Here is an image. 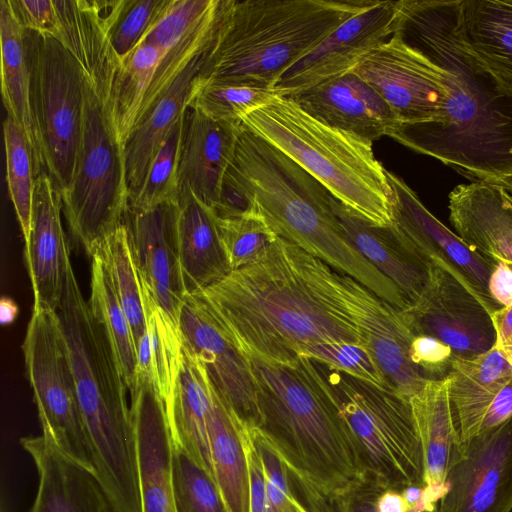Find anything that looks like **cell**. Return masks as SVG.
<instances>
[{
	"label": "cell",
	"mask_w": 512,
	"mask_h": 512,
	"mask_svg": "<svg viewBox=\"0 0 512 512\" xmlns=\"http://www.w3.org/2000/svg\"><path fill=\"white\" fill-rule=\"evenodd\" d=\"M184 119L185 114L174 124L161 143L138 194L129 203L130 208L150 209L161 204L178 201V168Z\"/></svg>",
	"instance_id": "ee69618b"
},
{
	"label": "cell",
	"mask_w": 512,
	"mask_h": 512,
	"mask_svg": "<svg viewBox=\"0 0 512 512\" xmlns=\"http://www.w3.org/2000/svg\"><path fill=\"white\" fill-rule=\"evenodd\" d=\"M460 26L478 61L512 98V0H461Z\"/></svg>",
	"instance_id": "836d02e7"
},
{
	"label": "cell",
	"mask_w": 512,
	"mask_h": 512,
	"mask_svg": "<svg viewBox=\"0 0 512 512\" xmlns=\"http://www.w3.org/2000/svg\"><path fill=\"white\" fill-rule=\"evenodd\" d=\"M495 330V347L512 366V304L491 314Z\"/></svg>",
	"instance_id": "f5cc1de1"
},
{
	"label": "cell",
	"mask_w": 512,
	"mask_h": 512,
	"mask_svg": "<svg viewBox=\"0 0 512 512\" xmlns=\"http://www.w3.org/2000/svg\"><path fill=\"white\" fill-rule=\"evenodd\" d=\"M387 176L393 191L391 225L404 242L430 264L449 270L476 295L490 314L502 308L488 288L497 262L479 254L442 224L400 177L389 171Z\"/></svg>",
	"instance_id": "9a60e30c"
},
{
	"label": "cell",
	"mask_w": 512,
	"mask_h": 512,
	"mask_svg": "<svg viewBox=\"0 0 512 512\" xmlns=\"http://www.w3.org/2000/svg\"><path fill=\"white\" fill-rule=\"evenodd\" d=\"M374 0H228L200 76L270 88L296 61Z\"/></svg>",
	"instance_id": "8992f818"
},
{
	"label": "cell",
	"mask_w": 512,
	"mask_h": 512,
	"mask_svg": "<svg viewBox=\"0 0 512 512\" xmlns=\"http://www.w3.org/2000/svg\"><path fill=\"white\" fill-rule=\"evenodd\" d=\"M222 4L223 0H169L143 41L165 55L215 17Z\"/></svg>",
	"instance_id": "bcb514c9"
},
{
	"label": "cell",
	"mask_w": 512,
	"mask_h": 512,
	"mask_svg": "<svg viewBox=\"0 0 512 512\" xmlns=\"http://www.w3.org/2000/svg\"><path fill=\"white\" fill-rule=\"evenodd\" d=\"M62 198L46 172L36 177L32 228L25 260L34 294L33 308L57 311L61 304L69 248L61 220Z\"/></svg>",
	"instance_id": "603a6c76"
},
{
	"label": "cell",
	"mask_w": 512,
	"mask_h": 512,
	"mask_svg": "<svg viewBox=\"0 0 512 512\" xmlns=\"http://www.w3.org/2000/svg\"><path fill=\"white\" fill-rule=\"evenodd\" d=\"M289 250L310 290L361 334L388 386L408 400L419 392L427 380L410 359L409 349L415 335L402 310L291 242Z\"/></svg>",
	"instance_id": "30bf717a"
},
{
	"label": "cell",
	"mask_w": 512,
	"mask_h": 512,
	"mask_svg": "<svg viewBox=\"0 0 512 512\" xmlns=\"http://www.w3.org/2000/svg\"><path fill=\"white\" fill-rule=\"evenodd\" d=\"M304 357L328 364L372 384L390 388L366 345L346 342L321 343L308 348Z\"/></svg>",
	"instance_id": "c3c4849f"
},
{
	"label": "cell",
	"mask_w": 512,
	"mask_h": 512,
	"mask_svg": "<svg viewBox=\"0 0 512 512\" xmlns=\"http://www.w3.org/2000/svg\"><path fill=\"white\" fill-rule=\"evenodd\" d=\"M17 305L9 298H2L0 304L1 322L3 324L11 323L17 316Z\"/></svg>",
	"instance_id": "680465c9"
},
{
	"label": "cell",
	"mask_w": 512,
	"mask_h": 512,
	"mask_svg": "<svg viewBox=\"0 0 512 512\" xmlns=\"http://www.w3.org/2000/svg\"><path fill=\"white\" fill-rule=\"evenodd\" d=\"M353 71L379 93L399 124L442 122L447 98L443 70L398 37L392 35Z\"/></svg>",
	"instance_id": "5bb4252c"
},
{
	"label": "cell",
	"mask_w": 512,
	"mask_h": 512,
	"mask_svg": "<svg viewBox=\"0 0 512 512\" xmlns=\"http://www.w3.org/2000/svg\"><path fill=\"white\" fill-rule=\"evenodd\" d=\"M313 362L357 442L368 482L400 492L425 486L423 446L409 400L388 387Z\"/></svg>",
	"instance_id": "ba28073f"
},
{
	"label": "cell",
	"mask_w": 512,
	"mask_h": 512,
	"mask_svg": "<svg viewBox=\"0 0 512 512\" xmlns=\"http://www.w3.org/2000/svg\"><path fill=\"white\" fill-rule=\"evenodd\" d=\"M215 220L232 271L261 259L279 237L254 203L243 214Z\"/></svg>",
	"instance_id": "60d3db41"
},
{
	"label": "cell",
	"mask_w": 512,
	"mask_h": 512,
	"mask_svg": "<svg viewBox=\"0 0 512 512\" xmlns=\"http://www.w3.org/2000/svg\"><path fill=\"white\" fill-rule=\"evenodd\" d=\"M168 3L169 0L103 1L107 36L122 64L144 40Z\"/></svg>",
	"instance_id": "b9f144b4"
},
{
	"label": "cell",
	"mask_w": 512,
	"mask_h": 512,
	"mask_svg": "<svg viewBox=\"0 0 512 512\" xmlns=\"http://www.w3.org/2000/svg\"><path fill=\"white\" fill-rule=\"evenodd\" d=\"M238 423L248 466L249 512H268V496L261 458L252 440L249 427L240 421Z\"/></svg>",
	"instance_id": "816d5d0a"
},
{
	"label": "cell",
	"mask_w": 512,
	"mask_h": 512,
	"mask_svg": "<svg viewBox=\"0 0 512 512\" xmlns=\"http://www.w3.org/2000/svg\"><path fill=\"white\" fill-rule=\"evenodd\" d=\"M461 0L396 1L393 35L438 65L447 98L441 123L398 124L388 137L471 182L512 177V98L468 46Z\"/></svg>",
	"instance_id": "6da1fadb"
},
{
	"label": "cell",
	"mask_w": 512,
	"mask_h": 512,
	"mask_svg": "<svg viewBox=\"0 0 512 512\" xmlns=\"http://www.w3.org/2000/svg\"><path fill=\"white\" fill-rule=\"evenodd\" d=\"M31 104L46 173L62 195L70 186L82 137V68L54 36L25 29Z\"/></svg>",
	"instance_id": "8fae6325"
},
{
	"label": "cell",
	"mask_w": 512,
	"mask_h": 512,
	"mask_svg": "<svg viewBox=\"0 0 512 512\" xmlns=\"http://www.w3.org/2000/svg\"><path fill=\"white\" fill-rule=\"evenodd\" d=\"M207 430L214 478L228 511L249 512V475L240 426L212 382Z\"/></svg>",
	"instance_id": "e575fe53"
},
{
	"label": "cell",
	"mask_w": 512,
	"mask_h": 512,
	"mask_svg": "<svg viewBox=\"0 0 512 512\" xmlns=\"http://www.w3.org/2000/svg\"><path fill=\"white\" fill-rule=\"evenodd\" d=\"M503 187L510 193V195L512 196V177H510L506 182L505 184L503 185Z\"/></svg>",
	"instance_id": "91938a15"
},
{
	"label": "cell",
	"mask_w": 512,
	"mask_h": 512,
	"mask_svg": "<svg viewBox=\"0 0 512 512\" xmlns=\"http://www.w3.org/2000/svg\"><path fill=\"white\" fill-rule=\"evenodd\" d=\"M60 318L95 472L116 512H141L128 388L107 336L68 267Z\"/></svg>",
	"instance_id": "5b68a950"
},
{
	"label": "cell",
	"mask_w": 512,
	"mask_h": 512,
	"mask_svg": "<svg viewBox=\"0 0 512 512\" xmlns=\"http://www.w3.org/2000/svg\"><path fill=\"white\" fill-rule=\"evenodd\" d=\"M57 30L54 35L75 57L86 81L106 108L122 63L109 42L103 1L55 0Z\"/></svg>",
	"instance_id": "4316f807"
},
{
	"label": "cell",
	"mask_w": 512,
	"mask_h": 512,
	"mask_svg": "<svg viewBox=\"0 0 512 512\" xmlns=\"http://www.w3.org/2000/svg\"><path fill=\"white\" fill-rule=\"evenodd\" d=\"M331 206L345 239L399 288L409 305L414 303L429 280L432 264L406 244L392 225L372 224L334 197Z\"/></svg>",
	"instance_id": "484cf974"
},
{
	"label": "cell",
	"mask_w": 512,
	"mask_h": 512,
	"mask_svg": "<svg viewBox=\"0 0 512 512\" xmlns=\"http://www.w3.org/2000/svg\"><path fill=\"white\" fill-rule=\"evenodd\" d=\"M22 348L42 434L95 471L57 311L33 308Z\"/></svg>",
	"instance_id": "7c38bea8"
},
{
	"label": "cell",
	"mask_w": 512,
	"mask_h": 512,
	"mask_svg": "<svg viewBox=\"0 0 512 512\" xmlns=\"http://www.w3.org/2000/svg\"><path fill=\"white\" fill-rule=\"evenodd\" d=\"M274 95L277 94L270 88L205 82L199 73L189 107L216 121L242 126L241 118L244 115L262 106Z\"/></svg>",
	"instance_id": "7bdbcfd3"
},
{
	"label": "cell",
	"mask_w": 512,
	"mask_h": 512,
	"mask_svg": "<svg viewBox=\"0 0 512 512\" xmlns=\"http://www.w3.org/2000/svg\"><path fill=\"white\" fill-rule=\"evenodd\" d=\"M512 511V418L470 439L453 459L435 512Z\"/></svg>",
	"instance_id": "2e32d148"
},
{
	"label": "cell",
	"mask_w": 512,
	"mask_h": 512,
	"mask_svg": "<svg viewBox=\"0 0 512 512\" xmlns=\"http://www.w3.org/2000/svg\"><path fill=\"white\" fill-rule=\"evenodd\" d=\"M447 378L453 427L460 450L480 433L491 405L512 380V366L494 347L471 359L456 358Z\"/></svg>",
	"instance_id": "83f0119b"
},
{
	"label": "cell",
	"mask_w": 512,
	"mask_h": 512,
	"mask_svg": "<svg viewBox=\"0 0 512 512\" xmlns=\"http://www.w3.org/2000/svg\"><path fill=\"white\" fill-rule=\"evenodd\" d=\"M409 355L412 363L426 380L446 379L456 359L448 345L424 335L413 338Z\"/></svg>",
	"instance_id": "681fc988"
},
{
	"label": "cell",
	"mask_w": 512,
	"mask_h": 512,
	"mask_svg": "<svg viewBox=\"0 0 512 512\" xmlns=\"http://www.w3.org/2000/svg\"><path fill=\"white\" fill-rule=\"evenodd\" d=\"M61 198L69 227L90 256L124 222L129 207L124 149L86 79L75 171Z\"/></svg>",
	"instance_id": "9c48e42d"
},
{
	"label": "cell",
	"mask_w": 512,
	"mask_h": 512,
	"mask_svg": "<svg viewBox=\"0 0 512 512\" xmlns=\"http://www.w3.org/2000/svg\"><path fill=\"white\" fill-rule=\"evenodd\" d=\"M199 293L219 327L247 357L286 363L321 343L367 346L349 321L310 290L282 237L261 259Z\"/></svg>",
	"instance_id": "3957f363"
},
{
	"label": "cell",
	"mask_w": 512,
	"mask_h": 512,
	"mask_svg": "<svg viewBox=\"0 0 512 512\" xmlns=\"http://www.w3.org/2000/svg\"><path fill=\"white\" fill-rule=\"evenodd\" d=\"M249 431L261 458L268 496V512H310L293 488L283 460L257 427Z\"/></svg>",
	"instance_id": "7dc6e473"
},
{
	"label": "cell",
	"mask_w": 512,
	"mask_h": 512,
	"mask_svg": "<svg viewBox=\"0 0 512 512\" xmlns=\"http://www.w3.org/2000/svg\"><path fill=\"white\" fill-rule=\"evenodd\" d=\"M241 122L302 167L350 211L378 226L392 224L393 191L372 142L326 125L281 95L244 115Z\"/></svg>",
	"instance_id": "52a82bcc"
},
{
	"label": "cell",
	"mask_w": 512,
	"mask_h": 512,
	"mask_svg": "<svg viewBox=\"0 0 512 512\" xmlns=\"http://www.w3.org/2000/svg\"><path fill=\"white\" fill-rule=\"evenodd\" d=\"M395 17L396 1L374 0L285 70L271 89L290 96L353 71L392 37Z\"/></svg>",
	"instance_id": "ac0fdd59"
},
{
	"label": "cell",
	"mask_w": 512,
	"mask_h": 512,
	"mask_svg": "<svg viewBox=\"0 0 512 512\" xmlns=\"http://www.w3.org/2000/svg\"><path fill=\"white\" fill-rule=\"evenodd\" d=\"M3 138L7 187L27 248L31 236L36 180L34 159L24 132L8 116L3 122Z\"/></svg>",
	"instance_id": "ab89813d"
},
{
	"label": "cell",
	"mask_w": 512,
	"mask_h": 512,
	"mask_svg": "<svg viewBox=\"0 0 512 512\" xmlns=\"http://www.w3.org/2000/svg\"><path fill=\"white\" fill-rule=\"evenodd\" d=\"M141 512H176L172 464L174 443L164 401L144 378L130 392Z\"/></svg>",
	"instance_id": "ffe728a7"
},
{
	"label": "cell",
	"mask_w": 512,
	"mask_h": 512,
	"mask_svg": "<svg viewBox=\"0 0 512 512\" xmlns=\"http://www.w3.org/2000/svg\"><path fill=\"white\" fill-rule=\"evenodd\" d=\"M179 331L184 347L204 366L234 416L247 426L259 427L257 388L249 359L219 327L199 292L186 295Z\"/></svg>",
	"instance_id": "e0dca14e"
},
{
	"label": "cell",
	"mask_w": 512,
	"mask_h": 512,
	"mask_svg": "<svg viewBox=\"0 0 512 512\" xmlns=\"http://www.w3.org/2000/svg\"><path fill=\"white\" fill-rule=\"evenodd\" d=\"M12 11L26 30L54 36L57 12L54 0H8Z\"/></svg>",
	"instance_id": "f907efd6"
},
{
	"label": "cell",
	"mask_w": 512,
	"mask_h": 512,
	"mask_svg": "<svg viewBox=\"0 0 512 512\" xmlns=\"http://www.w3.org/2000/svg\"><path fill=\"white\" fill-rule=\"evenodd\" d=\"M449 220L472 249L512 268V196L501 185L470 182L448 195Z\"/></svg>",
	"instance_id": "d4e9b609"
},
{
	"label": "cell",
	"mask_w": 512,
	"mask_h": 512,
	"mask_svg": "<svg viewBox=\"0 0 512 512\" xmlns=\"http://www.w3.org/2000/svg\"><path fill=\"white\" fill-rule=\"evenodd\" d=\"M210 383L204 366L183 345L180 373L165 404L169 427L174 446L214 478L207 430Z\"/></svg>",
	"instance_id": "4dcf8cb0"
},
{
	"label": "cell",
	"mask_w": 512,
	"mask_h": 512,
	"mask_svg": "<svg viewBox=\"0 0 512 512\" xmlns=\"http://www.w3.org/2000/svg\"><path fill=\"white\" fill-rule=\"evenodd\" d=\"M172 480L176 512H229L214 478L176 446Z\"/></svg>",
	"instance_id": "f6af8a7d"
},
{
	"label": "cell",
	"mask_w": 512,
	"mask_h": 512,
	"mask_svg": "<svg viewBox=\"0 0 512 512\" xmlns=\"http://www.w3.org/2000/svg\"><path fill=\"white\" fill-rule=\"evenodd\" d=\"M176 228L187 294L204 290L232 271L213 210L188 191L179 193Z\"/></svg>",
	"instance_id": "f546056e"
},
{
	"label": "cell",
	"mask_w": 512,
	"mask_h": 512,
	"mask_svg": "<svg viewBox=\"0 0 512 512\" xmlns=\"http://www.w3.org/2000/svg\"><path fill=\"white\" fill-rule=\"evenodd\" d=\"M409 402L423 446L424 487L440 500L450 465L459 454L450 410L448 378L427 380Z\"/></svg>",
	"instance_id": "d6a6232c"
},
{
	"label": "cell",
	"mask_w": 512,
	"mask_h": 512,
	"mask_svg": "<svg viewBox=\"0 0 512 512\" xmlns=\"http://www.w3.org/2000/svg\"><path fill=\"white\" fill-rule=\"evenodd\" d=\"M1 93L7 116L24 132L30 145L36 177L46 172L44 155L31 104V82L25 29L8 0L0 1Z\"/></svg>",
	"instance_id": "1f68e13d"
},
{
	"label": "cell",
	"mask_w": 512,
	"mask_h": 512,
	"mask_svg": "<svg viewBox=\"0 0 512 512\" xmlns=\"http://www.w3.org/2000/svg\"><path fill=\"white\" fill-rule=\"evenodd\" d=\"M257 427L283 460L310 512H335L368 482L362 454L313 360L248 357Z\"/></svg>",
	"instance_id": "7a4b0ae2"
},
{
	"label": "cell",
	"mask_w": 512,
	"mask_h": 512,
	"mask_svg": "<svg viewBox=\"0 0 512 512\" xmlns=\"http://www.w3.org/2000/svg\"><path fill=\"white\" fill-rule=\"evenodd\" d=\"M96 250L100 251L107 264L136 347L146 330V286L136 263L126 224L123 222L109 234Z\"/></svg>",
	"instance_id": "f35d334b"
},
{
	"label": "cell",
	"mask_w": 512,
	"mask_h": 512,
	"mask_svg": "<svg viewBox=\"0 0 512 512\" xmlns=\"http://www.w3.org/2000/svg\"><path fill=\"white\" fill-rule=\"evenodd\" d=\"M225 177L245 191L279 237L351 276L391 305L401 303L398 287L341 233L331 194L282 151L243 127Z\"/></svg>",
	"instance_id": "277c9868"
},
{
	"label": "cell",
	"mask_w": 512,
	"mask_h": 512,
	"mask_svg": "<svg viewBox=\"0 0 512 512\" xmlns=\"http://www.w3.org/2000/svg\"><path fill=\"white\" fill-rule=\"evenodd\" d=\"M20 444L38 475L29 512H116L95 471L63 452L51 438L27 436Z\"/></svg>",
	"instance_id": "7402d4cb"
},
{
	"label": "cell",
	"mask_w": 512,
	"mask_h": 512,
	"mask_svg": "<svg viewBox=\"0 0 512 512\" xmlns=\"http://www.w3.org/2000/svg\"><path fill=\"white\" fill-rule=\"evenodd\" d=\"M91 259V293L88 303L107 336L128 391L131 392L136 385L137 366L132 330L100 251H94Z\"/></svg>",
	"instance_id": "8d00e7d4"
},
{
	"label": "cell",
	"mask_w": 512,
	"mask_h": 512,
	"mask_svg": "<svg viewBox=\"0 0 512 512\" xmlns=\"http://www.w3.org/2000/svg\"><path fill=\"white\" fill-rule=\"evenodd\" d=\"M402 313L415 336L440 340L451 348L456 358L471 359L495 347L490 312L464 283L441 265H431L429 280L420 297Z\"/></svg>",
	"instance_id": "4fadbf2b"
},
{
	"label": "cell",
	"mask_w": 512,
	"mask_h": 512,
	"mask_svg": "<svg viewBox=\"0 0 512 512\" xmlns=\"http://www.w3.org/2000/svg\"><path fill=\"white\" fill-rule=\"evenodd\" d=\"M126 224L143 282L154 301L179 327L187 295L177 242V202L150 209L128 207Z\"/></svg>",
	"instance_id": "d6986e66"
},
{
	"label": "cell",
	"mask_w": 512,
	"mask_h": 512,
	"mask_svg": "<svg viewBox=\"0 0 512 512\" xmlns=\"http://www.w3.org/2000/svg\"><path fill=\"white\" fill-rule=\"evenodd\" d=\"M286 97L326 125L370 142L389 136L399 124L385 100L354 71Z\"/></svg>",
	"instance_id": "44dd1931"
},
{
	"label": "cell",
	"mask_w": 512,
	"mask_h": 512,
	"mask_svg": "<svg viewBox=\"0 0 512 512\" xmlns=\"http://www.w3.org/2000/svg\"><path fill=\"white\" fill-rule=\"evenodd\" d=\"M242 129L243 125L219 122L187 108L178 168L179 193L188 191L211 209L218 204Z\"/></svg>",
	"instance_id": "cb8c5ba5"
},
{
	"label": "cell",
	"mask_w": 512,
	"mask_h": 512,
	"mask_svg": "<svg viewBox=\"0 0 512 512\" xmlns=\"http://www.w3.org/2000/svg\"><path fill=\"white\" fill-rule=\"evenodd\" d=\"M512 418V380L502 389L488 410L480 433L492 430ZM478 434V435H479Z\"/></svg>",
	"instance_id": "db71d44e"
},
{
	"label": "cell",
	"mask_w": 512,
	"mask_h": 512,
	"mask_svg": "<svg viewBox=\"0 0 512 512\" xmlns=\"http://www.w3.org/2000/svg\"><path fill=\"white\" fill-rule=\"evenodd\" d=\"M164 53L154 44L142 41L123 62L114 80L105 108L118 143L123 147L131 135Z\"/></svg>",
	"instance_id": "74e56055"
},
{
	"label": "cell",
	"mask_w": 512,
	"mask_h": 512,
	"mask_svg": "<svg viewBox=\"0 0 512 512\" xmlns=\"http://www.w3.org/2000/svg\"><path fill=\"white\" fill-rule=\"evenodd\" d=\"M208 48L197 55L177 76L170 87L138 120L129 136L124 146L129 203L138 194L161 143L189 107L192 91Z\"/></svg>",
	"instance_id": "f1b7e54d"
},
{
	"label": "cell",
	"mask_w": 512,
	"mask_h": 512,
	"mask_svg": "<svg viewBox=\"0 0 512 512\" xmlns=\"http://www.w3.org/2000/svg\"><path fill=\"white\" fill-rule=\"evenodd\" d=\"M384 491L367 482L340 503V512H378L376 500L379 494Z\"/></svg>",
	"instance_id": "9f6ffc18"
},
{
	"label": "cell",
	"mask_w": 512,
	"mask_h": 512,
	"mask_svg": "<svg viewBox=\"0 0 512 512\" xmlns=\"http://www.w3.org/2000/svg\"><path fill=\"white\" fill-rule=\"evenodd\" d=\"M376 507L378 512H410L404 496L396 490L382 491L376 500Z\"/></svg>",
	"instance_id": "6f0895ef"
},
{
	"label": "cell",
	"mask_w": 512,
	"mask_h": 512,
	"mask_svg": "<svg viewBox=\"0 0 512 512\" xmlns=\"http://www.w3.org/2000/svg\"><path fill=\"white\" fill-rule=\"evenodd\" d=\"M489 292L496 303L501 307L512 304V268L504 263L497 262L488 284Z\"/></svg>",
	"instance_id": "11a10c76"
},
{
	"label": "cell",
	"mask_w": 512,
	"mask_h": 512,
	"mask_svg": "<svg viewBox=\"0 0 512 512\" xmlns=\"http://www.w3.org/2000/svg\"><path fill=\"white\" fill-rule=\"evenodd\" d=\"M136 381L147 379L166 404L177 382L183 342L179 327L162 311L146 288V330L136 345Z\"/></svg>",
	"instance_id": "d590c367"
}]
</instances>
